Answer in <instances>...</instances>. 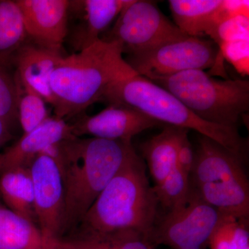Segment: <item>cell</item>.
Wrapping results in <instances>:
<instances>
[{"instance_id": "1", "label": "cell", "mask_w": 249, "mask_h": 249, "mask_svg": "<svg viewBox=\"0 0 249 249\" xmlns=\"http://www.w3.org/2000/svg\"><path fill=\"white\" fill-rule=\"evenodd\" d=\"M134 150L132 142L74 137L42 152L58 163L63 181L65 213L60 237L76 229Z\"/></svg>"}, {"instance_id": "2", "label": "cell", "mask_w": 249, "mask_h": 249, "mask_svg": "<svg viewBox=\"0 0 249 249\" xmlns=\"http://www.w3.org/2000/svg\"><path fill=\"white\" fill-rule=\"evenodd\" d=\"M122 47L99 40L84 50L63 56L51 77L55 116L65 120L83 114L101 101L113 83L135 74Z\"/></svg>"}, {"instance_id": "3", "label": "cell", "mask_w": 249, "mask_h": 249, "mask_svg": "<svg viewBox=\"0 0 249 249\" xmlns=\"http://www.w3.org/2000/svg\"><path fill=\"white\" fill-rule=\"evenodd\" d=\"M146 169L145 160L134 150L70 233L133 229L150 240L160 205Z\"/></svg>"}, {"instance_id": "4", "label": "cell", "mask_w": 249, "mask_h": 249, "mask_svg": "<svg viewBox=\"0 0 249 249\" xmlns=\"http://www.w3.org/2000/svg\"><path fill=\"white\" fill-rule=\"evenodd\" d=\"M101 101L134 108L160 124L193 129L246 160L247 142L237 128L203 120L169 91L137 73L111 84Z\"/></svg>"}, {"instance_id": "5", "label": "cell", "mask_w": 249, "mask_h": 249, "mask_svg": "<svg viewBox=\"0 0 249 249\" xmlns=\"http://www.w3.org/2000/svg\"><path fill=\"white\" fill-rule=\"evenodd\" d=\"M244 162L217 142L201 136L190 187L223 213L249 219V183Z\"/></svg>"}, {"instance_id": "6", "label": "cell", "mask_w": 249, "mask_h": 249, "mask_svg": "<svg viewBox=\"0 0 249 249\" xmlns=\"http://www.w3.org/2000/svg\"><path fill=\"white\" fill-rule=\"evenodd\" d=\"M150 80L211 124L237 128L240 119L249 109V80L216 79L203 70H190Z\"/></svg>"}, {"instance_id": "7", "label": "cell", "mask_w": 249, "mask_h": 249, "mask_svg": "<svg viewBox=\"0 0 249 249\" xmlns=\"http://www.w3.org/2000/svg\"><path fill=\"white\" fill-rule=\"evenodd\" d=\"M224 214L190 187L182 204L159 216L150 233V242L155 247L165 245L172 249H207Z\"/></svg>"}, {"instance_id": "8", "label": "cell", "mask_w": 249, "mask_h": 249, "mask_svg": "<svg viewBox=\"0 0 249 249\" xmlns=\"http://www.w3.org/2000/svg\"><path fill=\"white\" fill-rule=\"evenodd\" d=\"M186 36L153 1L130 0L101 40L118 42L129 55Z\"/></svg>"}, {"instance_id": "9", "label": "cell", "mask_w": 249, "mask_h": 249, "mask_svg": "<svg viewBox=\"0 0 249 249\" xmlns=\"http://www.w3.org/2000/svg\"><path fill=\"white\" fill-rule=\"evenodd\" d=\"M218 48L213 41L186 36L142 53L129 55L126 61L137 74L149 80L190 70L213 67Z\"/></svg>"}, {"instance_id": "10", "label": "cell", "mask_w": 249, "mask_h": 249, "mask_svg": "<svg viewBox=\"0 0 249 249\" xmlns=\"http://www.w3.org/2000/svg\"><path fill=\"white\" fill-rule=\"evenodd\" d=\"M34 191L36 222L49 249L61 236L65 213V188L58 163L41 153L29 166Z\"/></svg>"}, {"instance_id": "11", "label": "cell", "mask_w": 249, "mask_h": 249, "mask_svg": "<svg viewBox=\"0 0 249 249\" xmlns=\"http://www.w3.org/2000/svg\"><path fill=\"white\" fill-rule=\"evenodd\" d=\"M160 124L134 108L109 104L95 115L81 114L71 125L76 137L91 136L106 140L132 142L134 136Z\"/></svg>"}, {"instance_id": "12", "label": "cell", "mask_w": 249, "mask_h": 249, "mask_svg": "<svg viewBox=\"0 0 249 249\" xmlns=\"http://www.w3.org/2000/svg\"><path fill=\"white\" fill-rule=\"evenodd\" d=\"M22 11L28 41L62 52L67 38L70 0H16Z\"/></svg>"}, {"instance_id": "13", "label": "cell", "mask_w": 249, "mask_h": 249, "mask_svg": "<svg viewBox=\"0 0 249 249\" xmlns=\"http://www.w3.org/2000/svg\"><path fill=\"white\" fill-rule=\"evenodd\" d=\"M130 0H75L70 1L69 13L78 22L67 31V38L74 53L101 40L108 27ZM66 38V39H67Z\"/></svg>"}, {"instance_id": "14", "label": "cell", "mask_w": 249, "mask_h": 249, "mask_svg": "<svg viewBox=\"0 0 249 249\" xmlns=\"http://www.w3.org/2000/svg\"><path fill=\"white\" fill-rule=\"evenodd\" d=\"M71 124L56 116L49 117L37 128L23 134L17 142L0 153V175L18 167H29L46 148L74 137Z\"/></svg>"}, {"instance_id": "15", "label": "cell", "mask_w": 249, "mask_h": 249, "mask_svg": "<svg viewBox=\"0 0 249 249\" xmlns=\"http://www.w3.org/2000/svg\"><path fill=\"white\" fill-rule=\"evenodd\" d=\"M63 56L62 52L27 41L14 58L16 74L20 83L30 87L53 107L55 99L51 88V77Z\"/></svg>"}, {"instance_id": "16", "label": "cell", "mask_w": 249, "mask_h": 249, "mask_svg": "<svg viewBox=\"0 0 249 249\" xmlns=\"http://www.w3.org/2000/svg\"><path fill=\"white\" fill-rule=\"evenodd\" d=\"M222 0H170L175 24L183 34L192 37L204 34L213 37L222 22Z\"/></svg>"}, {"instance_id": "17", "label": "cell", "mask_w": 249, "mask_h": 249, "mask_svg": "<svg viewBox=\"0 0 249 249\" xmlns=\"http://www.w3.org/2000/svg\"><path fill=\"white\" fill-rule=\"evenodd\" d=\"M49 249H155L148 237L133 229L72 232L51 242Z\"/></svg>"}, {"instance_id": "18", "label": "cell", "mask_w": 249, "mask_h": 249, "mask_svg": "<svg viewBox=\"0 0 249 249\" xmlns=\"http://www.w3.org/2000/svg\"><path fill=\"white\" fill-rule=\"evenodd\" d=\"M183 129L165 125L160 134L141 145L142 158L146 160L155 185L160 184L177 168V147Z\"/></svg>"}, {"instance_id": "19", "label": "cell", "mask_w": 249, "mask_h": 249, "mask_svg": "<svg viewBox=\"0 0 249 249\" xmlns=\"http://www.w3.org/2000/svg\"><path fill=\"white\" fill-rule=\"evenodd\" d=\"M0 196L6 207L37 225L34 186L29 167H18L1 173Z\"/></svg>"}, {"instance_id": "20", "label": "cell", "mask_w": 249, "mask_h": 249, "mask_svg": "<svg viewBox=\"0 0 249 249\" xmlns=\"http://www.w3.org/2000/svg\"><path fill=\"white\" fill-rule=\"evenodd\" d=\"M0 249H49L40 229L0 201Z\"/></svg>"}, {"instance_id": "21", "label": "cell", "mask_w": 249, "mask_h": 249, "mask_svg": "<svg viewBox=\"0 0 249 249\" xmlns=\"http://www.w3.org/2000/svg\"><path fill=\"white\" fill-rule=\"evenodd\" d=\"M27 41L22 11L16 0H0V62L12 68L16 54Z\"/></svg>"}, {"instance_id": "22", "label": "cell", "mask_w": 249, "mask_h": 249, "mask_svg": "<svg viewBox=\"0 0 249 249\" xmlns=\"http://www.w3.org/2000/svg\"><path fill=\"white\" fill-rule=\"evenodd\" d=\"M210 249H249V219L224 214L210 238Z\"/></svg>"}, {"instance_id": "23", "label": "cell", "mask_w": 249, "mask_h": 249, "mask_svg": "<svg viewBox=\"0 0 249 249\" xmlns=\"http://www.w3.org/2000/svg\"><path fill=\"white\" fill-rule=\"evenodd\" d=\"M18 82L19 85L18 120L23 134L29 133L43 124L50 116L43 98L30 87L22 84L19 80Z\"/></svg>"}, {"instance_id": "24", "label": "cell", "mask_w": 249, "mask_h": 249, "mask_svg": "<svg viewBox=\"0 0 249 249\" xmlns=\"http://www.w3.org/2000/svg\"><path fill=\"white\" fill-rule=\"evenodd\" d=\"M11 69L0 62V117L12 132L19 122V85L16 73L13 74Z\"/></svg>"}, {"instance_id": "25", "label": "cell", "mask_w": 249, "mask_h": 249, "mask_svg": "<svg viewBox=\"0 0 249 249\" xmlns=\"http://www.w3.org/2000/svg\"><path fill=\"white\" fill-rule=\"evenodd\" d=\"M159 205L169 212L183 204L190 191V178L178 168L160 184L152 187Z\"/></svg>"}, {"instance_id": "26", "label": "cell", "mask_w": 249, "mask_h": 249, "mask_svg": "<svg viewBox=\"0 0 249 249\" xmlns=\"http://www.w3.org/2000/svg\"><path fill=\"white\" fill-rule=\"evenodd\" d=\"M188 129H183L177 147V168L190 178L195 162V152L188 139Z\"/></svg>"}, {"instance_id": "27", "label": "cell", "mask_w": 249, "mask_h": 249, "mask_svg": "<svg viewBox=\"0 0 249 249\" xmlns=\"http://www.w3.org/2000/svg\"><path fill=\"white\" fill-rule=\"evenodd\" d=\"M12 132L0 117V153L2 147L12 139Z\"/></svg>"}]
</instances>
